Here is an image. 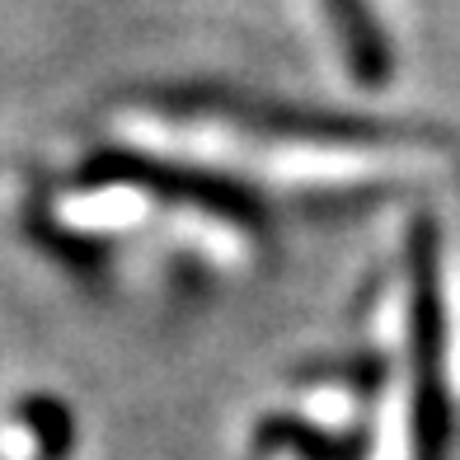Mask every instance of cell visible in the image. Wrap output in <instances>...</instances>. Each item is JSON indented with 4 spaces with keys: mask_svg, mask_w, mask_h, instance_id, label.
I'll return each mask as SVG.
<instances>
[{
    "mask_svg": "<svg viewBox=\"0 0 460 460\" xmlns=\"http://www.w3.org/2000/svg\"><path fill=\"white\" fill-rule=\"evenodd\" d=\"M132 137L146 146H164L174 155L230 164L244 174L282 179V183H348L385 170L381 151L358 146H315V141H259L230 128H164V122H132Z\"/></svg>",
    "mask_w": 460,
    "mask_h": 460,
    "instance_id": "1",
    "label": "cell"
},
{
    "mask_svg": "<svg viewBox=\"0 0 460 460\" xmlns=\"http://www.w3.org/2000/svg\"><path fill=\"white\" fill-rule=\"evenodd\" d=\"M324 14L343 38L352 75H358L362 85H381L385 71H390V57H385V38L376 33L371 14L362 10V0H324Z\"/></svg>",
    "mask_w": 460,
    "mask_h": 460,
    "instance_id": "2",
    "label": "cell"
},
{
    "mask_svg": "<svg viewBox=\"0 0 460 460\" xmlns=\"http://www.w3.org/2000/svg\"><path fill=\"white\" fill-rule=\"evenodd\" d=\"M146 212V198L137 188H99L94 198H80V202H66L61 217L75 221V226H90V230H103V226H128Z\"/></svg>",
    "mask_w": 460,
    "mask_h": 460,
    "instance_id": "3",
    "label": "cell"
},
{
    "mask_svg": "<svg viewBox=\"0 0 460 460\" xmlns=\"http://www.w3.org/2000/svg\"><path fill=\"white\" fill-rule=\"evenodd\" d=\"M376 460H413V400H409V381L394 385L390 404H385V413H381Z\"/></svg>",
    "mask_w": 460,
    "mask_h": 460,
    "instance_id": "4",
    "label": "cell"
},
{
    "mask_svg": "<svg viewBox=\"0 0 460 460\" xmlns=\"http://www.w3.org/2000/svg\"><path fill=\"white\" fill-rule=\"evenodd\" d=\"M310 413H320L315 423H329V428H339V423H348V413H352V400L343 390H324V394H315L310 400Z\"/></svg>",
    "mask_w": 460,
    "mask_h": 460,
    "instance_id": "5",
    "label": "cell"
}]
</instances>
